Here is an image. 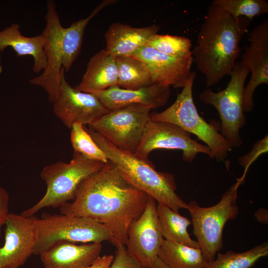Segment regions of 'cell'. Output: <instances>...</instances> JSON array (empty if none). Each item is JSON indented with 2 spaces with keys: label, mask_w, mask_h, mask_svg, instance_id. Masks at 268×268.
<instances>
[{
  "label": "cell",
  "mask_w": 268,
  "mask_h": 268,
  "mask_svg": "<svg viewBox=\"0 0 268 268\" xmlns=\"http://www.w3.org/2000/svg\"><path fill=\"white\" fill-rule=\"evenodd\" d=\"M149 196L129 183L108 161L85 179L71 202L60 207L61 214L84 217L103 225L116 247L126 246L132 223L144 211Z\"/></svg>",
  "instance_id": "1"
},
{
  "label": "cell",
  "mask_w": 268,
  "mask_h": 268,
  "mask_svg": "<svg viewBox=\"0 0 268 268\" xmlns=\"http://www.w3.org/2000/svg\"><path fill=\"white\" fill-rule=\"evenodd\" d=\"M250 21L234 17L211 4L192 50L193 62L204 76L207 87L230 75L239 56V43L248 32Z\"/></svg>",
  "instance_id": "2"
},
{
  "label": "cell",
  "mask_w": 268,
  "mask_h": 268,
  "mask_svg": "<svg viewBox=\"0 0 268 268\" xmlns=\"http://www.w3.org/2000/svg\"><path fill=\"white\" fill-rule=\"evenodd\" d=\"M85 129L108 161L129 183L153 198L158 203L177 212L182 208L188 209V203L176 192L177 186L172 174L157 171L148 160L117 147L90 128Z\"/></svg>",
  "instance_id": "3"
},
{
  "label": "cell",
  "mask_w": 268,
  "mask_h": 268,
  "mask_svg": "<svg viewBox=\"0 0 268 268\" xmlns=\"http://www.w3.org/2000/svg\"><path fill=\"white\" fill-rule=\"evenodd\" d=\"M105 164L74 152L69 163L59 161L45 166L40 176L46 184V192L40 201L21 214L31 217L43 208L61 207L73 201L82 182Z\"/></svg>",
  "instance_id": "4"
},
{
  "label": "cell",
  "mask_w": 268,
  "mask_h": 268,
  "mask_svg": "<svg viewBox=\"0 0 268 268\" xmlns=\"http://www.w3.org/2000/svg\"><path fill=\"white\" fill-rule=\"evenodd\" d=\"M196 77V73L191 71L187 83L173 104L162 112L150 114V119L175 124L190 134L196 135L209 147L217 161H223L233 147L215 126L200 115L193 96V86Z\"/></svg>",
  "instance_id": "5"
},
{
  "label": "cell",
  "mask_w": 268,
  "mask_h": 268,
  "mask_svg": "<svg viewBox=\"0 0 268 268\" xmlns=\"http://www.w3.org/2000/svg\"><path fill=\"white\" fill-rule=\"evenodd\" d=\"M244 179L242 177L238 179L214 205L201 207L195 201L188 203L193 234L208 262L212 261L216 254L223 248V231L225 224L228 220L235 219L239 214L237 191Z\"/></svg>",
  "instance_id": "6"
},
{
  "label": "cell",
  "mask_w": 268,
  "mask_h": 268,
  "mask_svg": "<svg viewBox=\"0 0 268 268\" xmlns=\"http://www.w3.org/2000/svg\"><path fill=\"white\" fill-rule=\"evenodd\" d=\"M37 240L33 254L40 255L57 243L110 242L111 234L102 224L92 219L67 214L35 217Z\"/></svg>",
  "instance_id": "7"
},
{
  "label": "cell",
  "mask_w": 268,
  "mask_h": 268,
  "mask_svg": "<svg viewBox=\"0 0 268 268\" xmlns=\"http://www.w3.org/2000/svg\"><path fill=\"white\" fill-rule=\"evenodd\" d=\"M248 71L240 62L236 63L227 87L217 92L203 90L199 96L205 104L218 111L221 123V134L233 147L243 144L240 129L246 124L243 107V91Z\"/></svg>",
  "instance_id": "8"
},
{
  "label": "cell",
  "mask_w": 268,
  "mask_h": 268,
  "mask_svg": "<svg viewBox=\"0 0 268 268\" xmlns=\"http://www.w3.org/2000/svg\"><path fill=\"white\" fill-rule=\"evenodd\" d=\"M151 109L133 104L110 110L88 126L111 143L134 153L150 120Z\"/></svg>",
  "instance_id": "9"
},
{
  "label": "cell",
  "mask_w": 268,
  "mask_h": 268,
  "mask_svg": "<svg viewBox=\"0 0 268 268\" xmlns=\"http://www.w3.org/2000/svg\"><path fill=\"white\" fill-rule=\"evenodd\" d=\"M157 149L180 150L183 152V160L188 162H192L200 153L213 158L208 146L193 139L191 134L179 126L150 119L134 154L141 159L148 160L149 153Z\"/></svg>",
  "instance_id": "10"
},
{
  "label": "cell",
  "mask_w": 268,
  "mask_h": 268,
  "mask_svg": "<svg viewBox=\"0 0 268 268\" xmlns=\"http://www.w3.org/2000/svg\"><path fill=\"white\" fill-rule=\"evenodd\" d=\"M45 19V27L42 33L45 38L44 50L46 66L42 73L29 80L32 85L43 88L47 93L49 101H55L61 84L64 49L62 40V26L55 2L48 0Z\"/></svg>",
  "instance_id": "11"
},
{
  "label": "cell",
  "mask_w": 268,
  "mask_h": 268,
  "mask_svg": "<svg viewBox=\"0 0 268 268\" xmlns=\"http://www.w3.org/2000/svg\"><path fill=\"white\" fill-rule=\"evenodd\" d=\"M53 104L55 114L69 129L75 123L89 126L110 111L93 93L71 86L66 79L64 68L59 91Z\"/></svg>",
  "instance_id": "12"
},
{
  "label": "cell",
  "mask_w": 268,
  "mask_h": 268,
  "mask_svg": "<svg viewBox=\"0 0 268 268\" xmlns=\"http://www.w3.org/2000/svg\"><path fill=\"white\" fill-rule=\"evenodd\" d=\"M157 202L149 197L140 216L131 224L126 248L145 268H154V264L164 239L157 213Z\"/></svg>",
  "instance_id": "13"
},
{
  "label": "cell",
  "mask_w": 268,
  "mask_h": 268,
  "mask_svg": "<svg viewBox=\"0 0 268 268\" xmlns=\"http://www.w3.org/2000/svg\"><path fill=\"white\" fill-rule=\"evenodd\" d=\"M4 225V243L0 247V268H19L33 254L37 240L35 217L9 213Z\"/></svg>",
  "instance_id": "14"
},
{
  "label": "cell",
  "mask_w": 268,
  "mask_h": 268,
  "mask_svg": "<svg viewBox=\"0 0 268 268\" xmlns=\"http://www.w3.org/2000/svg\"><path fill=\"white\" fill-rule=\"evenodd\" d=\"M250 44L240 61L251 74L244 87L243 107L245 112H251L254 107L253 95L262 84H268V20L256 26L249 35Z\"/></svg>",
  "instance_id": "15"
},
{
  "label": "cell",
  "mask_w": 268,
  "mask_h": 268,
  "mask_svg": "<svg viewBox=\"0 0 268 268\" xmlns=\"http://www.w3.org/2000/svg\"><path fill=\"white\" fill-rule=\"evenodd\" d=\"M131 57L144 63L149 71L154 84L183 88L191 73L193 56L184 58L172 57L145 45Z\"/></svg>",
  "instance_id": "16"
},
{
  "label": "cell",
  "mask_w": 268,
  "mask_h": 268,
  "mask_svg": "<svg viewBox=\"0 0 268 268\" xmlns=\"http://www.w3.org/2000/svg\"><path fill=\"white\" fill-rule=\"evenodd\" d=\"M109 110L140 104L156 109L164 106L170 95V87L158 84L137 89H124L118 85L92 92Z\"/></svg>",
  "instance_id": "17"
},
{
  "label": "cell",
  "mask_w": 268,
  "mask_h": 268,
  "mask_svg": "<svg viewBox=\"0 0 268 268\" xmlns=\"http://www.w3.org/2000/svg\"><path fill=\"white\" fill-rule=\"evenodd\" d=\"M102 248L101 243L60 242L40 256L44 268H85L100 256Z\"/></svg>",
  "instance_id": "18"
},
{
  "label": "cell",
  "mask_w": 268,
  "mask_h": 268,
  "mask_svg": "<svg viewBox=\"0 0 268 268\" xmlns=\"http://www.w3.org/2000/svg\"><path fill=\"white\" fill-rule=\"evenodd\" d=\"M156 24L136 28L120 22L112 23L105 34V50L116 57H131L146 45L150 38L157 33Z\"/></svg>",
  "instance_id": "19"
},
{
  "label": "cell",
  "mask_w": 268,
  "mask_h": 268,
  "mask_svg": "<svg viewBox=\"0 0 268 268\" xmlns=\"http://www.w3.org/2000/svg\"><path fill=\"white\" fill-rule=\"evenodd\" d=\"M118 80L116 57L103 49L90 58L81 80L74 88L92 93L118 85Z\"/></svg>",
  "instance_id": "20"
},
{
  "label": "cell",
  "mask_w": 268,
  "mask_h": 268,
  "mask_svg": "<svg viewBox=\"0 0 268 268\" xmlns=\"http://www.w3.org/2000/svg\"><path fill=\"white\" fill-rule=\"evenodd\" d=\"M45 38L40 34L27 37L20 31V25L13 23L4 29L0 30V51L11 47L19 57L31 56L34 60L33 71L39 73L46 66V58L44 50Z\"/></svg>",
  "instance_id": "21"
},
{
  "label": "cell",
  "mask_w": 268,
  "mask_h": 268,
  "mask_svg": "<svg viewBox=\"0 0 268 268\" xmlns=\"http://www.w3.org/2000/svg\"><path fill=\"white\" fill-rule=\"evenodd\" d=\"M156 209L164 239L200 248L197 241L192 239L188 232V228L192 222L188 217L164 204L157 203Z\"/></svg>",
  "instance_id": "22"
},
{
  "label": "cell",
  "mask_w": 268,
  "mask_h": 268,
  "mask_svg": "<svg viewBox=\"0 0 268 268\" xmlns=\"http://www.w3.org/2000/svg\"><path fill=\"white\" fill-rule=\"evenodd\" d=\"M115 1L114 0L103 1L88 16L72 22L67 28H63L62 34L64 49L63 68L65 72L70 70L80 53L85 29L90 20L104 8Z\"/></svg>",
  "instance_id": "23"
},
{
  "label": "cell",
  "mask_w": 268,
  "mask_h": 268,
  "mask_svg": "<svg viewBox=\"0 0 268 268\" xmlns=\"http://www.w3.org/2000/svg\"><path fill=\"white\" fill-rule=\"evenodd\" d=\"M158 258L169 268H204L208 263L200 248L165 239Z\"/></svg>",
  "instance_id": "24"
},
{
  "label": "cell",
  "mask_w": 268,
  "mask_h": 268,
  "mask_svg": "<svg viewBox=\"0 0 268 268\" xmlns=\"http://www.w3.org/2000/svg\"><path fill=\"white\" fill-rule=\"evenodd\" d=\"M118 85L137 89L154 84L151 74L141 61L131 57H117Z\"/></svg>",
  "instance_id": "25"
},
{
  "label": "cell",
  "mask_w": 268,
  "mask_h": 268,
  "mask_svg": "<svg viewBox=\"0 0 268 268\" xmlns=\"http://www.w3.org/2000/svg\"><path fill=\"white\" fill-rule=\"evenodd\" d=\"M216 254V258L204 268H251L260 259L268 255V244L264 242L242 253L230 250Z\"/></svg>",
  "instance_id": "26"
},
{
  "label": "cell",
  "mask_w": 268,
  "mask_h": 268,
  "mask_svg": "<svg viewBox=\"0 0 268 268\" xmlns=\"http://www.w3.org/2000/svg\"><path fill=\"white\" fill-rule=\"evenodd\" d=\"M70 130V141L74 152L79 153L89 159L104 163L108 162L105 153L95 143L82 124H73Z\"/></svg>",
  "instance_id": "27"
},
{
  "label": "cell",
  "mask_w": 268,
  "mask_h": 268,
  "mask_svg": "<svg viewBox=\"0 0 268 268\" xmlns=\"http://www.w3.org/2000/svg\"><path fill=\"white\" fill-rule=\"evenodd\" d=\"M146 45L176 58L192 56V41L186 37L157 33L150 38Z\"/></svg>",
  "instance_id": "28"
},
{
  "label": "cell",
  "mask_w": 268,
  "mask_h": 268,
  "mask_svg": "<svg viewBox=\"0 0 268 268\" xmlns=\"http://www.w3.org/2000/svg\"><path fill=\"white\" fill-rule=\"evenodd\" d=\"M211 4L219 6L234 17H244L249 21L268 12L266 0H213Z\"/></svg>",
  "instance_id": "29"
},
{
  "label": "cell",
  "mask_w": 268,
  "mask_h": 268,
  "mask_svg": "<svg viewBox=\"0 0 268 268\" xmlns=\"http://www.w3.org/2000/svg\"><path fill=\"white\" fill-rule=\"evenodd\" d=\"M268 151V136L267 134L264 138L256 142L252 149L247 154L238 158L239 164L245 168L243 177L245 178L247 171L250 165L261 155Z\"/></svg>",
  "instance_id": "30"
},
{
  "label": "cell",
  "mask_w": 268,
  "mask_h": 268,
  "mask_svg": "<svg viewBox=\"0 0 268 268\" xmlns=\"http://www.w3.org/2000/svg\"><path fill=\"white\" fill-rule=\"evenodd\" d=\"M109 268H145L127 250L126 246L116 247L112 262Z\"/></svg>",
  "instance_id": "31"
},
{
  "label": "cell",
  "mask_w": 268,
  "mask_h": 268,
  "mask_svg": "<svg viewBox=\"0 0 268 268\" xmlns=\"http://www.w3.org/2000/svg\"><path fill=\"white\" fill-rule=\"evenodd\" d=\"M9 195L5 189L0 187V230L8 217Z\"/></svg>",
  "instance_id": "32"
},
{
  "label": "cell",
  "mask_w": 268,
  "mask_h": 268,
  "mask_svg": "<svg viewBox=\"0 0 268 268\" xmlns=\"http://www.w3.org/2000/svg\"><path fill=\"white\" fill-rule=\"evenodd\" d=\"M113 258V255L100 256L91 265L85 268H109Z\"/></svg>",
  "instance_id": "33"
},
{
  "label": "cell",
  "mask_w": 268,
  "mask_h": 268,
  "mask_svg": "<svg viewBox=\"0 0 268 268\" xmlns=\"http://www.w3.org/2000/svg\"><path fill=\"white\" fill-rule=\"evenodd\" d=\"M256 218L260 222L268 223V210L265 208H260L256 211L254 214Z\"/></svg>",
  "instance_id": "34"
},
{
  "label": "cell",
  "mask_w": 268,
  "mask_h": 268,
  "mask_svg": "<svg viewBox=\"0 0 268 268\" xmlns=\"http://www.w3.org/2000/svg\"><path fill=\"white\" fill-rule=\"evenodd\" d=\"M154 268H169L164 264L158 257L155 260Z\"/></svg>",
  "instance_id": "35"
},
{
  "label": "cell",
  "mask_w": 268,
  "mask_h": 268,
  "mask_svg": "<svg viewBox=\"0 0 268 268\" xmlns=\"http://www.w3.org/2000/svg\"></svg>",
  "instance_id": "36"
}]
</instances>
